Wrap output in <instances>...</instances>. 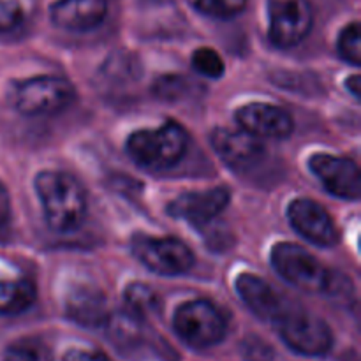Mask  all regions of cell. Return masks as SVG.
Masks as SVG:
<instances>
[{"mask_svg": "<svg viewBox=\"0 0 361 361\" xmlns=\"http://www.w3.org/2000/svg\"><path fill=\"white\" fill-rule=\"evenodd\" d=\"M35 190L49 228L60 233L80 228L87 215V192L73 175L63 171L39 173Z\"/></svg>", "mask_w": 361, "mask_h": 361, "instance_id": "obj_1", "label": "cell"}, {"mask_svg": "<svg viewBox=\"0 0 361 361\" xmlns=\"http://www.w3.org/2000/svg\"><path fill=\"white\" fill-rule=\"evenodd\" d=\"M189 148V134L180 123L168 122L157 129L130 134L127 152L136 164L147 169H168L182 161Z\"/></svg>", "mask_w": 361, "mask_h": 361, "instance_id": "obj_2", "label": "cell"}, {"mask_svg": "<svg viewBox=\"0 0 361 361\" xmlns=\"http://www.w3.org/2000/svg\"><path fill=\"white\" fill-rule=\"evenodd\" d=\"M74 87L63 78L35 76L16 81L9 88V102L21 115H53L74 101Z\"/></svg>", "mask_w": 361, "mask_h": 361, "instance_id": "obj_3", "label": "cell"}, {"mask_svg": "<svg viewBox=\"0 0 361 361\" xmlns=\"http://www.w3.org/2000/svg\"><path fill=\"white\" fill-rule=\"evenodd\" d=\"M175 331L185 344L196 349L217 345L226 337L228 323L221 310L208 300L183 303L175 312Z\"/></svg>", "mask_w": 361, "mask_h": 361, "instance_id": "obj_4", "label": "cell"}, {"mask_svg": "<svg viewBox=\"0 0 361 361\" xmlns=\"http://www.w3.org/2000/svg\"><path fill=\"white\" fill-rule=\"evenodd\" d=\"M271 264L282 279L305 293H321L331 288V275L310 252L296 243H279L271 250Z\"/></svg>", "mask_w": 361, "mask_h": 361, "instance_id": "obj_5", "label": "cell"}, {"mask_svg": "<svg viewBox=\"0 0 361 361\" xmlns=\"http://www.w3.org/2000/svg\"><path fill=\"white\" fill-rule=\"evenodd\" d=\"M275 324L282 341L298 355L323 356L334 344L330 326L319 317L300 309L289 307Z\"/></svg>", "mask_w": 361, "mask_h": 361, "instance_id": "obj_6", "label": "cell"}, {"mask_svg": "<svg viewBox=\"0 0 361 361\" xmlns=\"http://www.w3.org/2000/svg\"><path fill=\"white\" fill-rule=\"evenodd\" d=\"M133 252L148 270L159 275H182L194 264V254L176 238L134 236Z\"/></svg>", "mask_w": 361, "mask_h": 361, "instance_id": "obj_7", "label": "cell"}, {"mask_svg": "<svg viewBox=\"0 0 361 361\" xmlns=\"http://www.w3.org/2000/svg\"><path fill=\"white\" fill-rule=\"evenodd\" d=\"M270 41L279 48H293L312 28V7L309 0H268Z\"/></svg>", "mask_w": 361, "mask_h": 361, "instance_id": "obj_8", "label": "cell"}, {"mask_svg": "<svg viewBox=\"0 0 361 361\" xmlns=\"http://www.w3.org/2000/svg\"><path fill=\"white\" fill-rule=\"evenodd\" d=\"M309 168L319 178L324 189L342 200H358L361 194V176L358 164L351 159L330 154H316L310 157Z\"/></svg>", "mask_w": 361, "mask_h": 361, "instance_id": "obj_9", "label": "cell"}, {"mask_svg": "<svg viewBox=\"0 0 361 361\" xmlns=\"http://www.w3.org/2000/svg\"><path fill=\"white\" fill-rule=\"evenodd\" d=\"M236 122H238L240 129L257 140H263V137L284 140L293 133V127H295L291 115L286 109L264 104V102L242 106L236 111Z\"/></svg>", "mask_w": 361, "mask_h": 361, "instance_id": "obj_10", "label": "cell"}, {"mask_svg": "<svg viewBox=\"0 0 361 361\" xmlns=\"http://www.w3.org/2000/svg\"><path fill=\"white\" fill-rule=\"evenodd\" d=\"M293 228L309 242L321 247H331L337 242V229L330 214L314 200L298 197L288 210Z\"/></svg>", "mask_w": 361, "mask_h": 361, "instance_id": "obj_11", "label": "cell"}, {"mask_svg": "<svg viewBox=\"0 0 361 361\" xmlns=\"http://www.w3.org/2000/svg\"><path fill=\"white\" fill-rule=\"evenodd\" d=\"M229 196L231 194L226 187L182 194L169 203L168 214L194 226L207 224L221 215V212L228 207Z\"/></svg>", "mask_w": 361, "mask_h": 361, "instance_id": "obj_12", "label": "cell"}, {"mask_svg": "<svg viewBox=\"0 0 361 361\" xmlns=\"http://www.w3.org/2000/svg\"><path fill=\"white\" fill-rule=\"evenodd\" d=\"M212 147L219 157L231 166L233 169L249 168L259 161L264 148L261 140L250 136L245 130L238 129H217L212 134Z\"/></svg>", "mask_w": 361, "mask_h": 361, "instance_id": "obj_13", "label": "cell"}, {"mask_svg": "<svg viewBox=\"0 0 361 361\" xmlns=\"http://www.w3.org/2000/svg\"><path fill=\"white\" fill-rule=\"evenodd\" d=\"M240 298L261 319L277 323L279 317L289 309L286 300L261 277L252 274H242L235 282Z\"/></svg>", "mask_w": 361, "mask_h": 361, "instance_id": "obj_14", "label": "cell"}, {"mask_svg": "<svg viewBox=\"0 0 361 361\" xmlns=\"http://www.w3.org/2000/svg\"><path fill=\"white\" fill-rule=\"evenodd\" d=\"M108 0H56L49 9V18L60 28L87 32L104 21Z\"/></svg>", "mask_w": 361, "mask_h": 361, "instance_id": "obj_15", "label": "cell"}, {"mask_svg": "<svg viewBox=\"0 0 361 361\" xmlns=\"http://www.w3.org/2000/svg\"><path fill=\"white\" fill-rule=\"evenodd\" d=\"M66 307L71 319L78 324L97 326L108 319L104 296L94 288H78L69 295Z\"/></svg>", "mask_w": 361, "mask_h": 361, "instance_id": "obj_16", "label": "cell"}, {"mask_svg": "<svg viewBox=\"0 0 361 361\" xmlns=\"http://www.w3.org/2000/svg\"><path fill=\"white\" fill-rule=\"evenodd\" d=\"M34 282L28 279H9L0 275V314L13 316L27 310L35 302Z\"/></svg>", "mask_w": 361, "mask_h": 361, "instance_id": "obj_17", "label": "cell"}, {"mask_svg": "<svg viewBox=\"0 0 361 361\" xmlns=\"http://www.w3.org/2000/svg\"><path fill=\"white\" fill-rule=\"evenodd\" d=\"M126 307L136 317H147L157 312L161 298L157 293L147 284H130L123 293Z\"/></svg>", "mask_w": 361, "mask_h": 361, "instance_id": "obj_18", "label": "cell"}, {"mask_svg": "<svg viewBox=\"0 0 361 361\" xmlns=\"http://www.w3.org/2000/svg\"><path fill=\"white\" fill-rule=\"evenodd\" d=\"M4 361H51V355L41 341L23 338L9 345Z\"/></svg>", "mask_w": 361, "mask_h": 361, "instance_id": "obj_19", "label": "cell"}, {"mask_svg": "<svg viewBox=\"0 0 361 361\" xmlns=\"http://www.w3.org/2000/svg\"><path fill=\"white\" fill-rule=\"evenodd\" d=\"M338 53L353 66H361V30L360 23L348 25L338 37Z\"/></svg>", "mask_w": 361, "mask_h": 361, "instance_id": "obj_20", "label": "cell"}, {"mask_svg": "<svg viewBox=\"0 0 361 361\" xmlns=\"http://www.w3.org/2000/svg\"><path fill=\"white\" fill-rule=\"evenodd\" d=\"M192 66L200 74L207 78H221L224 74V60L215 49L200 48L192 53Z\"/></svg>", "mask_w": 361, "mask_h": 361, "instance_id": "obj_21", "label": "cell"}, {"mask_svg": "<svg viewBox=\"0 0 361 361\" xmlns=\"http://www.w3.org/2000/svg\"><path fill=\"white\" fill-rule=\"evenodd\" d=\"M194 6L208 16L228 20L245 9L247 0H194Z\"/></svg>", "mask_w": 361, "mask_h": 361, "instance_id": "obj_22", "label": "cell"}, {"mask_svg": "<svg viewBox=\"0 0 361 361\" xmlns=\"http://www.w3.org/2000/svg\"><path fill=\"white\" fill-rule=\"evenodd\" d=\"M25 11L20 0H0V32H9L23 21Z\"/></svg>", "mask_w": 361, "mask_h": 361, "instance_id": "obj_23", "label": "cell"}, {"mask_svg": "<svg viewBox=\"0 0 361 361\" xmlns=\"http://www.w3.org/2000/svg\"><path fill=\"white\" fill-rule=\"evenodd\" d=\"M63 361H111L104 353L95 349H73L63 356Z\"/></svg>", "mask_w": 361, "mask_h": 361, "instance_id": "obj_24", "label": "cell"}, {"mask_svg": "<svg viewBox=\"0 0 361 361\" xmlns=\"http://www.w3.org/2000/svg\"><path fill=\"white\" fill-rule=\"evenodd\" d=\"M11 214V201H9V194H7L6 187L0 185V226L7 221Z\"/></svg>", "mask_w": 361, "mask_h": 361, "instance_id": "obj_25", "label": "cell"}, {"mask_svg": "<svg viewBox=\"0 0 361 361\" xmlns=\"http://www.w3.org/2000/svg\"><path fill=\"white\" fill-rule=\"evenodd\" d=\"M348 88L351 90V94L355 95L356 99L361 97V83H360V76H353L348 80Z\"/></svg>", "mask_w": 361, "mask_h": 361, "instance_id": "obj_26", "label": "cell"}]
</instances>
